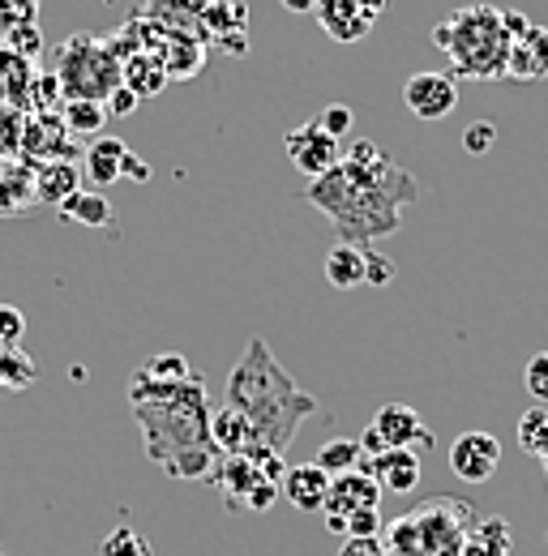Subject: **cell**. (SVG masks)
<instances>
[{"mask_svg":"<svg viewBox=\"0 0 548 556\" xmlns=\"http://www.w3.org/2000/svg\"><path fill=\"white\" fill-rule=\"evenodd\" d=\"M137 103H141V99H137L129 86H116V90H112V99H108V116H129Z\"/></svg>","mask_w":548,"mask_h":556,"instance_id":"7bdbcfd3","label":"cell"},{"mask_svg":"<svg viewBox=\"0 0 548 556\" xmlns=\"http://www.w3.org/2000/svg\"><path fill=\"white\" fill-rule=\"evenodd\" d=\"M382 509H356V514H347V531H342V540L347 535H382Z\"/></svg>","mask_w":548,"mask_h":556,"instance_id":"ab89813d","label":"cell"},{"mask_svg":"<svg viewBox=\"0 0 548 556\" xmlns=\"http://www.w3.org/2000/svg\"><path fill=\"white\" fill-rule=\"evenodd\" d=\"M399 266L382 249H364V287H390Z\"/></svg>","mask_w":548,"mask_h":556,"instance_id":"e575fe53","label":"cell"},{"mask_svg":"<svg viewBox=\"0 0 548 556\" xmlns=\"http://www.w3.org/2000/svg\"><path fill=\"white\" fill-rule=\"evenodd\" d=\"M0 43H4V48H13L17 56H26L30 65H35V61H39V52H43V35H39V26H35V22L13 26V30H9Z\"/></svg>","mask_w":548,"mask_h":556,"instance_id":"836d02e7","label":"cell"},{"mask_svg":"<svg viewBox=\"0 0 548 556\" xmlns=\"http://www.w3.org/2000/svg\"><path fill=\"white\" fill-rule=\"evenodd\" d=\"M61 218L82 223V227H108V223L116 218V210H112V202H108L103 193H95V189H77L68 202H61Z\"/></svg>","mask_w":548,"mask_h":556,"instance_id":"4316f807","label":"cell"},{"mask_svg":"<svg viewBox=\"0 0 548 556\" xmlns=\"http://www.w3.org/2000/svg\"><path fill=\"white\" fill-rule=\"evenodd\" d=\"M30 86H35V65L0 43V103L13 112L30 108Z\"/></svg>","mask_w":548,"mask_h":556,"instance_id":"44dd1931","label":"cell"},{"mask_svg":"<svg viewBox=\"0 0 548 556\" xmlns=\"http://www.w3.org/2000/svg\"><path fill=\"white\" fill-rule=\"evenodd\" d=\"M523 386H527V394H532L536 403H548V351H536V355L527 359Z\"/></svg>","mask_w":548,"mask_h":556,"instance_id":"d590c367","label":"cell"},{"mask_svg":"<svg viewBox=\"0 0 548 556\" xmlns=\"http://www.w3.org/2000/svg\"><path fill=\"white\" fill-rule=\"evenodd\" d=\"M82 189V167L73 159H52V163H35V198L43 206L61 210Z\"/></svg>","mask_w":548,"mask_h":556,"instance_id":"2e32d148","label":"cell"},{"mask_svg":"<svg viewBox=\"0 0 548 556\" xmlns=\"http://www.w3.org/2000/svg\"><path fill=\"white\" fill-rule=\"evenodd\" d=\"M514 544H510V522L506 518H484L468 531L463 540V553L459 556H510Z\"/></svg>","mask_w":548,"mask_h":556,"instance_id":"d4e9b609","label":"cell"},{"mask_svg":"<svg viewBox=\"0 0 548 556\" xmlns=\"http://www.w3.org/2000/svg\"><path fill=\"white\" fill-rule=\"evenodd\" d=\"M403 103L415 121H446L459 108V77L433 70L411 73L403 81Z\"/></svg>","mask_w":548,"mask_h":556,"instance_id":"ba28073f","label":"cell"},{"mask_svg":"<svg viewBox=\"0 0 548 556\" xmlns=\"http://www.w3.org/2000/svg\"><path fill=\"white\" fill-rule=\"evenodd\" d=\"M304 202L317 206L342 244L377 249L403 227V210L420 202V180L399 167L377 141L360 138L342 150V163L309 180Z\"/></svg>","mask_w":548,"mask_h":556,"instance_id":"6da1fadb","label":"cell"},{"mask_svg":"<svg viewBox=\"0 0 548 556\" xmlns=\"http://www.w3.org/2000/svg\"><path fill=\"white\" fill-rule=\"evenodd\" d=\"M154 52H159V61H163L167 77H194L205 61L202 35H185V30H163V39H159Z\"/></svg>","mask_w":548,"mask_h":556,"instance_id":"ac0fdd59","label":"cell"},{"mask_svg":"<svg viewBox=\"0 0 548 556\" xmlns=\"http://www.w3.org/2000/svg\"><path fill=\"white\" fill-rule=\"evenodd\" d=\"M287 13H313L317 9V0H278Z\"/></svg>","mask_w":548,"mask_h":556,"instance_id":"f6af8a7d","label":"cell"},{"mask_svg":"<svg viewBox=\"0 0 548 556\" xmlns=\"http://www.w3.org/2000/svg\"><path fill=\"white\" fill-rule=\"evenodd\" d=\"M202 9L205 0H146L150 22H159L163 30H185V35H202Z\"/></svg>","mask_w":548,"mask_h":556,"instance_id":"cb8c5ba5","label":"cell"},{"mask_svg":"<svg viewBox=\"0 0 548 556\" xmlns=\"http://www.w3.org/2000/svg\"><path fill=\"white\" fill-rule=\"evenodd\" d=\"M317 125H322L331 138L342 141L347 134H351V125H356V112H351L347 103H331V108H322V112H317Z\"/></svg>","mask_w":548,"mask_h":556,"instance_id":"74e56055","label":"cell"},{"mask_svg":"<svg viewBox=\"0 0 548 556\" xmlns=\"http://www.w3.org/2000/svg\"><path fill=\"white\" fill-rule=\"evenodd\" d=\"M125 154H129V146L121 138H108V134H103V138L90 141V150L82 154V167H86L90 185H95V189H112V185L121 180Z\"/></svg>","mask_w":548,"mask_h":556,"instance_id":"ffe728a7","label":"cell"},{"mask_svg":"<svg viewBox=\"0 0 548 556\" xmlns=\"http://www.w3.org/2000/svg\"><path fill=\"white\" fill-rule=\"evenodd\" d=\"M326 492H331V476H326L317 463L287 467V471H283V480H278V496H283V501H291L300 514H322Z\"/></svg>","mask_w":548,"mask_h":556,"instance_id":"9a60e30c","label":"cell"},{"mask_svg":"<svg viewBox=\"0 0 548 556\" xmlns=\"http://www.w3.org/2000/svg\"><path fill=\"white\" fill-rule=\"evenodd\" d=\"M360 471L373 476L382 492L408 496V492H415V484H420V454H411V450H382L377 458H364Z\"/></svg>","mask_w":548,"mask_h":556,"instance_id":"5bb4252c","label":"cell"},{"mask_svg":"<svg viewBox=\"0 0 548 556\" xmlns=\"http://www.w3.org/2000/svg\"><path fill=\"white\" fill-rule=\"evenodd\" d=\"M519 445L536 458H548V403H536L519 416Z\"/></svg>","mask_w":548,"mask_h":556,"instance_id":"4dcf8cb0","label":"cell"},{"mask_svg":"<svg viewBox=\"0 0 548 556\" xmlns=\"http://www.w3.org/2000/svg\"><path fill=\"white\" fill-rule=\"evenodd\" d=\"M386 4L390 0H317V22H322V30L331 35V39H339V43H360L373 26H377V17L386 13Z\"/></svg>","mask_w":548,"mask_h":556,"instance_id":"9c48e42d","label":"cell"},{"mask_svg":"<svg viewBox=\"0 0 548 556\" xmlns=\"http://www.w3.org/2000/svg\"><path fill=\"white\" fill-rule=\"evenodd\" d=\"M545 476H548V458H545Z\"/></svg>","mask_w":548,"mask_h":556,"instance_id":"bcb514c9","label":"cell"},{"mask_svg":"<svg viewBox=\"0 0 548 556\" xmlns=\"http://www.w3.org/2000/svg\"><path fill=\"white\" fill-rule=\"evenodd\" d=\"M497 141V129L488 125V121H476L468 134H463V146H468V154H488V146Z\"/></svg>","mask_w":548,"mask_h":556,"instance_id":"b9f144b4","label":"cell"},{"mask_svg":"<svg viewBox=\"0 0 548 556\" xmlns=\"http://www.w3.org/2000/svg\"><path fill=\"white\" fill-rule=\"evenodd\" d=\"M39 202L35 198V163L0 159V214H22Z\"/></svg>","mask_w":548,"mask_h":556,"instance_id":"d6986e66","label":"cell"},{"mask_svg":"<svg viewBox=\"0 0 548 556\" xmlns=\"http://www.w3.org/2000/svg\"><path fill=\"white\" fill-rule=\"evenodd\" d=\"M335 556H386L382 535H347Z\"/></svg>","mask_w":548,"mask_h":556,"instance_id":"60d3db41","label":"cell"},{"mask_svg":"<svg viewBox=\"0 0 548 556\" xmlns=\"http://www.w3.org/2000/svg\"><path fill=\"white\" fill-rule=\"evenodd\" d=\"M382 488L373 476H364L360 467L356 471H347V476H335L331 480V492H326V505H322V518H342L347 522V514H356V509H382Z\"/></svg>","mask_w":548,"mask_h":556,"instance_id":"4fadbf2b","label":"cell"},{"mask_svg":"<svg viewBox=\"0 0 548 556\" xmlns=\"http://www.w3.org/2000/svg\"><path fill=\"white\" fill-rule=\"evenodd\" d=\"M506 77H514V81H540V77H548V30L545 26L532 22V30L514 39Z\"/></svg>","mask_w":548,"mask_h":556,"instance_id":"e0dca14e","label":"cell"},{"mask_svg":"<svg viewBox=\"0 0 548 556\" xmlns=\"http://www.w3.org/2000/svg\"><path fill=\"white\" fill-rule=\"evenodd\" d=\"M129 407L141 424V445L150 463L167 467L172 458L214 445L210 441V403H205V381L194 372L189 381H129Z\"/></svg>","mask_w":548,"mask_h":556,"instance_id":"3957f363","label":"cell"},{"mask_svg":"<svg viewBox=\"0 0 548 556\" xmlns=\"http://www.w3.org/2000/svg\"><path fill=\"white\" fill-rule=\"evenodd\" d=\"M331 480L335 476H347V471H356L360 463H364V450H360V441L356 437H335V441H326L322 450H317V458H313Z\"/></svg>","mask_w":548,"mask_h":556,"instance_id":"f546056e","label":"cell"},{"mask_svg":"<svg viewBox=\"0 0 548 556\" xmlns=\"http://www.w3.org/2000/svg\"><path fill=\"white\" fill-rule=\"evenodd\" d=\"M61 121L73 138H103V125L112 121L108 116V103H90V99H68L61 108Z\"/></svg>","mask_w":548,"mask_h":556,"instance_id":"83f0119b","label":"cell"},{"mask_svg":"<svg viewBox=\"0 0 548 556\" xmlns=\"http://www.w3.org/2000/svg\"><path fill=\"white\" fill-rule=\"evenodd\" d=\"M227 407H236L253 428L249 458H262V454L283 458L287 445L296 441L300 424L317 416V399L291 381V372L274 359L266 339H249L245 355L236 359V368L227 377Z\"/></svg>","mask_w":548,"mask_h":556,"instance_id":"7a4b0ae2","label":"cell"},{"mask_svg":"<svg viewBox=\"0 0 548 556\" xmlns=\"http://www.w3.org/2000/svg\"><path fill=\"white\" fill-rule=\"evenodd\" d=\"M167 81H172V77H167V70H163L159 52H134L129 61H121V86H129L137 99L159 94Z\"/></svg>","mask_w":548,"mask_h":556,"instance_id":"603a6c76","label":"cell"},{"mask_svg":"<svg viewBox=\"0 0 548 556\" xmlns=\"http://www.w3.org/2000/svg\"><path fill=\"white\" fill-rule=\"evenodd\" d=\"M283 150H287L291 167H296V172H304L309 180L326 176L331 167H339L342 163V141L331 138V134L317 125V116H313V121H304V125H296V129L283 138Z\"/></svg>","mask_w":548,"mask_h":556,"instance_id":"52a82bcc","label":"cell"},{"mask_svg":"<svg viewBox=\"0 0 548 556\" xmlns=\"http://www.w3.org/2000/svg\"><path fill=\"white\" fill-rule=\"evenodd\" d=\"M121 180H150V163H141L137 154H125V167H121Z\"/></svg>","mask_w":548,"mask_h":556,"instance_id":"ee69618b","label":"cell"},{"mask_svg":"<svg viewBox=\"0 0 548 556\" xmlns=\"http://www.w3.org/2000/svg\"><path fill=\"white\" fill-rule=\"evenodd\" d=\"M377 437H382V445L386 450H411V454H428L433 445H437V437H433V428L420 419L415 407L408 403H386L373 424H369Z\"/></svg>","mask_w":548,"mask_h":556,"instance_id":"8fae6325","label":"cell"},{"mask_svg":"<svg viewBox=\"0 0 548 556\" xmlns=\"http://www.w3.org/2000/svg\"><path fill=\"white\" fill-rule=\"evenodd\" d=\"M433 43L450 56L454 77H484V81L506 77L510 48H514L506 30V9L497 4H463L446 13L433 30Z\"/></svg>","mask_w":548,"mask_h":556,"instance_id":"277c9868","label":"cell"},{"mask_svg":"<svg viewBox=\"0 0 548 556\" xmlns=\"http://www.w3.org/2000/svg\"><path fill=\"white\" fill-rule=\"evenodd\" d=\"M0 556H4V553H0Z\"/></svg>","mask_w":548,"mask_h":556,"instance_id":"7dc6e473","label":"cell"},{"mask_svg":"<svg viewBox=\"0 0 548 556\" xmlns=\"http://www.w3.org/2000/svg\"><path fill=\"white\" fill-rule=\"evenodd\" d=\"M472 527H476V514L468 501L433 496L408 509L403 518L386 522L382 544H386V556H459Z\"/></svg>","mask_w":548,"mask_h":556,"instance_id":"5b68a950","label":"cell"},{"mask_svg":"<svg viewBox=\"0 0 548 556\" xmlns=\"http://www.w3.org/2000/svg\"><path fill=\"white\" fill-rule=\"evenodd\" d=\"M497 467H501V445H497L493 432L468 428V432L454 437V445H450V471L463 484H488L497 476Z\"/></svg>","mask_w":548,"mask_h":556,"instance_id":"30bf717a","label":"cell"},{"mask_svg":"<svg viewBox=\"0 0 548 556\" xmlns=\"http://www.w3.org/2000/svg\"><path fill=\"white\" fill-rule=\"evenodd\" d=\"M73 134L65 129L61 116H43L35 112L30 121H22V146L17 154H26V163H52V159H77L73 150Z\"/></svg>","mask_w":548,"mask_h":556,"instance_id":"7c38bea8","label":"cell"},{"mask_svg":"<svg viewBox=\"0 0 548 556\" xmlns=\"http://www.w3.org/2000/svg\"><path fill=\"white\" fill-rule=\"evenodd\" d=\"M326 282L331 287H339V291H351V287H364V249H356V244H335L331 253H326Z\"/></svg>","mask_w":548,"mask_h":556,"instance_id":"484cf974","label":"cell"},{"mask_svg":"<svg viewBox=\"0 0 548 556\" xmlns=\"http://www.w3.org/2000/svg\"><path fill=\"white\" fill-rule=\"evenodd\" d=\"M22 334H26V313L0 304V348H22Z\"/></svg>","mask_w":548,"mask_h":556,"instance_id":"f35d334b","label":"cell"},{"mask_svg":"<svg viewBox=\"0 0 548 556\" xmlns=\"http://www.w3.org/2000/svg\"><path fill=\"white\" fill-rule=\"evenodd\" d=\"M39 381L35 359L22 348H0V394H22Z\"/></svg>","mask_w":548,"mask_h":556,"instance_id":"f1b7e54d","label":"cell"},{"mask_svg":"<svg viewBox=\"0 0 548 556\" xmlns=\"http://www.w3.org/2000/svg\"><path fill=\"white\" fill-rule=\"evenodd\" d=\"M57 81L61 94L68 99H90V103H108L112 90L121 86V61L108 48V39L95 35H73L65 39V48L57 52Z\"/></svg>","mask_w":548,"mask_h":556,"instance_id":"8992f818","label":"cell"},{"mask_svg":"<svg viewBox=\"0 0 548 556\" xmlns=\"http://www.w3.org/2000/svg\"><path fill=\"white\" fill-rule=\"evenodd\" d=\"M210 441H214V450L223 454V458H232V454H253V428H249V419L240 416L236 407H219V412H210Z\"/></svg>","mask_w":548,"mask_h":556,"instance_id":"7402d4cb","label":"cell"},{"mask_svg":"<svg viewBox=\"0 0 548 556\" xmlns=\"http://www.w3.org/2000/svg\"><path fill=\"white\" fill-rule=\"evenodd\" d=\"M35 13H39V0H0V39H4L13 26L35 22Z\"/></svg>","mask_w":548,"mask_h":556,"instance_id":"8d00e7d4","label":"cell"},{"mask_svg":"<svg viewBox=\"0 0 548 556\" xmlns=\"http://www.w3.org/2000/svg\"><path fill=\"white\" fill-rule=\"evenodd\" d=\"M99 556H154V548L134 527H112L103 535V544H99Z\"/></svg>","mask_w":548,"mask_h":556,"instance_id":"1f68e13d","label":"cell"},{"mask_svg":"<svg viewBox=\"0 0 548 556\" xmlns=\"http://www.w3.org/2000/svg\"><path fill=\"white\" fill-rule=\"evenodd\" d=\"M137 377H146V381H189V377H194V368H189V359H185V355L167 351V355L146 359V364L137 368Z\"/></svg>","mask_w":548,"mask_h":556,"instance_id":"d6a6232c","label":"cell"}]
</instances>
